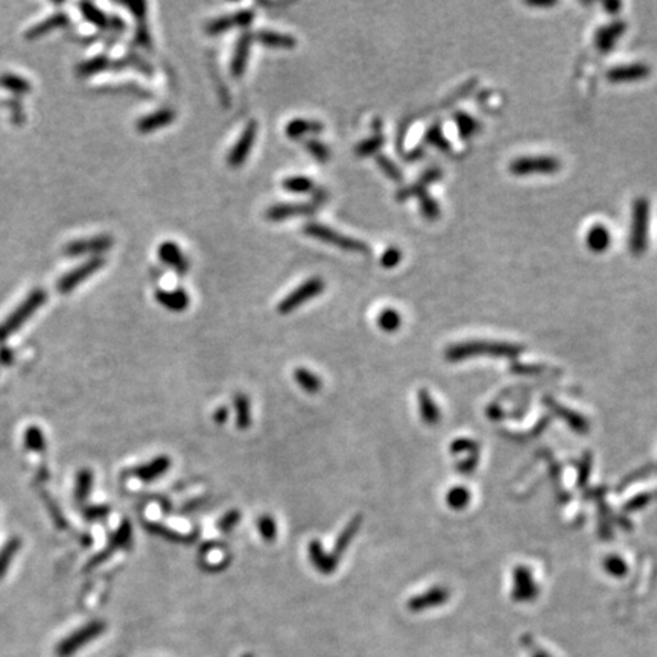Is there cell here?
Here are the masks:
<instances>
[{"mask_svg":"<svg viewBox=\"0 0 657 657\" xmlns=\"http://www.w3.org/2000/svg\"><path fill=\"white\" fill-rule=\"evenodd\" d=\"M46 300H48V294H46L44 289L39 288L31 291V294L14 309V312L9 314L0 323V343H4L9 336L14 335L46 303Z\"/></svg>","mask_w":657,"mask_h":657,"instance_id":"6da1fadb","label":"cell"},{"mask_svg":"<svg viewBox=\"0 0 657 657\" xmlns=\"http://www.w3.org/2000/svg\"><path fill=\"white\" fill-rule=\"evenodd\" d=\"M303 233L312 239L321 241L324 244L333 245L336 248L344 250V251H352V253H367L369 251V245L365 244L361 239H354V237L345 236L340 232H336L335 228L327 227L324 224L319 223H307L303 227Z\"/></svg>","mask_w":657,"mask_h":657,"instance_id":"7a4b0ae2","label":"cell"},{"mask_svg":"<svg viewBox=\"0 0 657 657\" xmlns=\"http://www.w3.org/2000/svg\"><path fill=\"white\" fill-rule=\"evenodd\" d=\"M648 227H650V201L646 198L635 199L632 207V228H630V251L641 255L648 246Z\"/></svg>","mask_w":657,"mask_h":657,"instance_id":"3957f363","label":"cell"},{"mask_svg":"<svg viewBox=\"0 0 657 657\" xmlns=\"http://www.w3.org/2000/svg\"><path fill=\"white\" fill-rule=\"evenodd\" d=\"M324 288H326V283L321 277L317 276V277L307 279L280 301L277 306V312L281 315L296 312L297 309H300L305 303H307V301H310L318 296H321Z\"/></svg>","mask_w":657,"mask_h":657,"instance_id":"277c9868","label":"cell"},{"mask_svg":"<svg viewBox=\"0 0 657 657\" xmlns=\"http://www.w3.org/2000/svg\"><path fill=\"white\" fill-rule=\"evenodd\" d=\"M508 168L517 177L554 175L562 169V161L552 155H536V157H519L511 161Z\"/></svg>","mask_w":657,"mask_h":657,"instance_id":"5b68a950","label":"cell"},{"mask_svg":"<svg viewBox=\"0 0 657 657\" xmlns=\"http://www.w3.org/2000/svg\"><path fill=\"white\" fill-rule=\"evenodd\" d=\"M104 630L105 624L102 620H91L87 625L78 628L77 632H73L67 637H64L62 641H60L58 645L55 646V656L72 657L73 654L78 653L82 646L87 645L90 641H93L99 635H102Z\"/></svg>","mask_w":657,"mask_h":657,"instance_id":"8992f818","label":"cell"},{"mask_svg":"<svg viewBox=\"0 0 657 657\" xmlns=\"http://www.w3.org/2000/svg\"><path fill=\"white\" fill-rule=\"evenodd\" d=\"M105 265V259L102 255H93L84 263H81L78 268L69 271L67 274L58 280L57 283V289L60 294H69L70 291L78 288L82 281H86L88 277L93 276L95 272H98L100 268Z\"/></svg>","mask_w":657,"mask_h":657,"instance_id":"52a82bcc","label":"cell"},{"mask_svg":"<svg viewBox=\"0 0 657 657\" xmlns=\"http://www.w3.org/2000/svg\"><path fill=\"white\" fill-rule=\"evenodd\" d=\"M131 546H133V526L130 520L125 519L124 522L119 525L116 531L112 534V537H109L105 550L93 557V560L90 562L87 569H91V568H95V566L104 563L108 557L113 555L116 551L130 550Z\"/></svg>","mask_w":657,"mask_h":657,"instance_id":"ba28073f","label":"cell"},{"mask_svg":"<svg viewBox=\"0 0 657 657\" xmlns=\"http://www.w3.org/2000/svg\"><path fill=\"white\" fill-rule=\"evenodd\" d=\"M258 131H259V125L255 121H250L244 128L242 134L239 135V139L236 140L233 148L228 151L227 154V164L230 168H239L248 159V155L253 150V145L258 139Z\"/></svg>","mask_w":657,"mask_h":657,"instance_id":"9c48e42d","label":"cell"},{"mask_svg":"<svg viewBox=\"0 0 657 657\" xmlns=\"http://www.w3.org/2000/svg\"><path fill=\"white\" fill-rule=\"evenodd\" d=\"M254 15L255 14L251 9H241V11H236L234 14L216 17L213 20L207 22L206 32L208 35H218L234 29V27H246L253 23Z\"/></svg>","mask_w":657,"mask_h":657,"instance_id":"30bf717a","label":"cell"},{"mask_svg":"<svg viewBox=\"0 0 657 657\" xmlns=\"http://www.w3.org/2000/svg\"><path fill=\"white\" fill-rule=\"evenodd\" d=\"M113 237L108 234H99L93 237H87V239H79L69 242L64 248V254L73 258V255H84V254H96L100 255L113 246Z\"/></svg>","mask_w":657,"mask_h":657,"instance_id":"8fae6325","label":"cell"},{"mask_svg":"<svg viewBox=\"0 0 657 657\" xmlns=\"http://www.w3.org/2000/svg\"><path fill=\"white\" fill-rule=\"evenodd\" d=\"M318 207L319 204H317L315 201H309V203H280L271 206L267 212H265V218L271 223H280L291 216L314 215Z\"/></svg>","mask_w":657,"mask_h":657,"instance_id":"7c38bea8","label":"cell"},{"mask_svg":"<svg viewBox=\"0 0 657 657\" xmlns=\"http://www.w3.org/2000/svg\"><path fill=\"white\" fill-rule=\"evenodd\" d=\"M157 254H159V259L164 265H168L169 268L175 271L178 276H186V274L189 272L190 263L185 255V253L181 251L180 246L173 241H164L159 246Z\"/></svg>","mask_w":657,"mask_h":657,"instance_id":"4fadbf2b","label":"cell"},{"mask_svg":"<svg viewBox=\"0 0 657 657\" xmlns=\"http://www.w3.org/2000/svg\"><path fill=\"white\" fill-rule=\"evenodd\" d=\"M254 41L253 39V32L250 31H244L239 39L236 41V48L232 57L230 62V72L233 78H242L244 73L246 70V64H248L250 58V51H251V43Z\"/></svg>","mask_w":657,"mask_h":657,"instance_id":"5bb4252c","label":"cell"},{"mask_svg":"<svg viewBox=\"0 0 657 657\" xmlns=\"http://www.w3.org/2000/svg\"><path fill=\"white\" fill-rule=\"evenodd\" d=\"M154 298L160 306L171 310V312H185L190 305V297L182 288L175 289H157L154 292Z\"/></svg>","mask_w":657,"mask_h":657,"instance_id":"9a60e30c","label":"cell"},{"mask_svg":"<svg viewBox=\"0 0 657 657\" xmlns=\"http://www.w3.org/2000/svg\"><path fill=\"white\" fill-rule=\"evenodd\" d=\"M172 465V461L169 456L166 455H160L155 456L151 461L143 463L140 465H135L133 469V477L137 479H140L143 482H152L155 479L161 478L164 473H166Z\"/></svg>","mask_w":657,"mask_h":657,"instance_id":"2e32d148","label":"cell"},{"mask_svg":"<svg viewBox=\"0 0 657 657\" xmlns=\"http://www.w3.org/2000/svg\"><path fill=\"white\" fill-rule=\"evenodd\" d=\"M175 117H177L175 109L161 108V109H157V112L140 117L135 124V128H137V131L142 134H150L152 131L161 130V128L171 125L173 121H175Z\"/></svg>","mask_w":657,"mask_h":657,"instance_id":"e0dca14e","label":"cell"},{"mask_svg":"<svg viewBox=\"0 0 657 657\" xmlns=\"http://www.w3.org/2000/svg\"><path fill=\"white\" fill-rule=\"evenodd\" d=\"M651 69L644 62L627 64V66H618L607 72V79L611 82H633L641 81L650 77Z\"/></svg>","mask_w":657,"mask_h":657,"instance_id":"ac0fdd59","label":"cell"},{"mask_svg":"<svg viewBox=\"0 0 657 657\" xmlns=\"http://www.w3.org/2000/svg\"><path fill=\"white\" fill-rule=\"evenodd\" d=\"M309 560L314 568L323 575L333 573L338 568V563H340L332 554L324 551L321 542L318 540H312L309 543Z\"/></svg>","mask_w":657,"mask_h":657,"instance_id":"d6986e66","label":"cell"},{"mask_svg":"<svg viewBox=\"0 0 657 657\" xmlns=\"http://www.w3.org/2000/svg\"><path fill=\"white\" fill-rule=\"evenodd\" d=\"M625 31H627V23L624 20H618V22L599 27L595 34L597 48L604 53L610 52Z\"/></svg>","mask_w":657,"mask_h":657,"instance_id":"ffe728a7","label":"cell"},{"mask_svg":"<svg viewBox=\"0 0 657 657\" xmlns=\"http://www.w3.org/2000/svg\"><path fill=\"white\" fill-rule=\"evenodd\" d=\"M253 39L254 41H258L267 48L272 49H294L297 46V40L294 35L289 34H281L277 31H271V29H260L253 32Z\"/></svg>","mask_w":657,"mask_h":657,"instance_id":"44dd1931","label":"cell"},{"mask_svg":"<svg viewBox=\"0 0 657 657\" xmlns=\"http://www.w3.org/2000/svg\"><path fill=\"white\" fill-rule=\"evenodd\" d=\"M361 524H362V516L361 515L353 516L349 520V524L344 526V529L340 533V536H338L335 546H333V552H331L338 562H340V559L344 555V552L347 551V548H349L350 543L354 540V537H356V534H358L359 528H361Z\"/></svg>","mask_w":657,"mask_h":657,"instance_id":"7402d4cb","label":"cell"},{"mask_svg":"<svg viewBox=\"0 0 657 657\" xmlns=\"http://www.w3.org/2000/svg\"><path fill=\"white\" fill-rule=\"evenodd\" d=\"M438 178H442V171L435 169V168L429 169L425 173H422V175H420V178L414 182V185L397 190L396 199L397 201H406L409 198L417 197L418 194H422V192H426V187L431 185V182H435Z\"/></svg>","mask_w":657,"mask_h":657,"instance_id":"603a6c76","label":"cell"},{"mask_svg":"<svg viewBox=\"0 0 657 657\" xmlns=\"http://www.w3.org/2000/svg\"><path fill=\"white\" fill-rule=\"evenodd\" d=\"M324 130V125L319 121H312V119H303L297 117L292 119L291 122L285 126V133L289 139H301L307 134H319Z\"/></svg>","mask_w":657,"mask_h":657,"instance_id":"cb8c5ba5","label":"cell"},{"mask_svg":"<svg viewBox=\"0 0 657 657\" xmlns=\"http://www.w3.org/2000/svg\"><path fill=\"white\" fill-rule=\"evenodd\" d=\"M69 25V18L66 14H55L49 18H46V20H43L41 23L39 25H35L34 27H31L29 31L26 32V39L27 40H36V39H40V36L46 35L48 32L53 31V29H58V27H62V26H67Z\"/></svg>","mask_w":657,"mask_h":657,"instance_id":"d4e9b609","label":"cell"},{"mask_svg":"<svg viewBox=\"0 0 657 657\" xmlns=\"http://www.w3.org/2000/svg\"><path fill=\"white\" fill-rule=\"evenodd\" d=\"M233 406L236 411V426L239 431H246L251 426V405L250 399L244 392H237L233 397Z\"/></svg>","mask_w":657,"mask_h":657,"instance_id":"484cf974","label":"cell"},{"mask_svg":"<svg viewBox=\"0 0 657 657\" xmlns=\"http://www.w3.org/2000/svg\"><path fill=\"white\" fill-rule=\"evenodd\" d=\"M610 242H611L610 232L601 224L593 225L586 236V244L589 246V250H592L593 253L606 251L610 246Z\"/></svg>","mask_w":657,"mask_h":657,"instance_id":"4316f807","label":"cell"},{"mask_svg":"<svg viewBox=\"0 0 657 657\" xmlns=\"http://www.w3.org/2000/svg\"><path fill=\"white\" fill-rule=\"evenodd\" d=\"M294 379L297 382V385L303 390L307 394H317V392L321 390L323 387V380L321 378L315 374L314 371H310L305 367H298L294 371Z\"/></svg>","mask_w":657,"mask_h":657,"instance_id":"83f0119b","label":"cell"},{"mask_svg":"<svg viewBox=\"0 0 657 657\" xmlns=\"http://www.w3.org/2000/svg\"><path fill=\"white\" fill-rule=\"evenodd\" d=\"M145 526L148 528L150 533L166 538V540H169L172 543H192V542H195L197 537H198L197 533L181 534V533L173 531V529H171L168 526H164L161 524H155V522H150V524H146Z\"/></svg>","mask_w":657,"mask_h":657,"instance_id":"f1b7e54d","label":"cell"},{"mask_svg":"<svg viewBox=\"0 0 657 657\" xmlns=\"http://www.w3.org/2000/svg\"><path fill=\"white\" fill-rule=\"evenodd\" d=\"M91 489H93V472L90 469H81L77 473L75 491H73V498H75L77 504H84L90 496Z\"/></svg>","mask_w":657,"mask_h":657,"instance_id":"f546056e","label":"cell"},{"mask_svg":"<svg viewBox=\"0 0 657 657\" xmlns=\"http://www.w3.org/2000/svg\"><path fill=\"white\" fill-rule=\"evenodd\" d=\"M112 64H113V60L108 58L107 55H98V57H93L88 61L81 62L77 70L79 77L87 78V77H93L96 75V73H100L104 70H109L112 69Z\"/></svg>","mask_w":657,"mask_h":657,"instance_id":"4dcf8cb0","label":"cell"},{"mask_svg":"<svg viewBox=\"0 0 657 657\" xmlns=\"http://www.w3.org/2000/svg\"><path fill=\"white\" fill-rule=\"evenodd\" d=\"M20 548H22V540L18 537L9 538V540L2 546V550H0V580H2L6 575L9 566H11V563L14 562L15 555L18 554V551H20Z\"/></svg>","mask_w":657,"mask_h":657,"instance_id":"1f68e13d","label":"cell"},{"mask_svg":"<svg viewBox=\"0 0 657 657\" xmlns=\"http://www.w3.org/2000/svg\"><path fill=\"white\" fill-rule=\"evenodd\" d=\"M23 443L26 446V449L34 453H43L46 451L44 434L39 426L32 425L26 429L23 435Z\"/></svg>","mask_w":657,"mask_h":657,"instance_id":"d6a6232c","label":"cell"},{"mask_svg":"<svg viewBox=\"0 0 657 657\" xmlns=\"http://www.w3.org/2000/svg\"><path fill=\"white\" fill-rule=\"evenodd\" d=\"M281 186L285 190L292 192V194H310L315 192L314 181L305 175H294L288 177L281 181Z\"/></svg>","mask_w":657,"mask_h":657,"instance_id":"836d02e7","label":"cell"},{"mask_svg":"<svg viewBox=\"0 0 657 657\" xmlns=\"http://www.w3.org/2000/svg\"><path fill=\"white\" fill-rule=\"evenodd\" d=\"M79 8L82 15H84L91 25H95L99 29H109V17L105 15V13L100 11L93 4H81Z\"/></svg>","mask_w":657,"mask_h":657,"instance_id":"e575fe53","label":"cell"},{"mask_svg":"<svg viewBox=\"0 0 657 657\" xmlns=\"http://www.w3.org/2000/svg\"><path fill=\"white\" fill-rule=\"evenodd\" d=\"M400 324H401V317L396 309H391V307L383 309L378 317V326L380 327V331L387 333L397 332Z\"/></svg>","mask_w":657,"mask_h":657,"instance_id":"d590c367","label":"cell"},{"mask_svg":"<svg viewBox=\"0 0 657 657\" xmlns=\"http://www.w3.org/2000/svg\"><path fill=\"white\" fill-rule=\"evenodd\" d=\"M383 142H385V137L382 135V133L373 134L371 137H369V139H365L356 145L354 154L359 155V157H369V155L376 154L382 148Z\"/></svg>","mask_w":657,"mask_h":657,"instance_id":"8d00e7d4","label":"cell"},{"mask_svg":"<svg viewBox=\"0 0 657 657\" xmlns=\"http://www.w3.org/2000/svg\"><path fill=\"white\" fill-rule=\"evenodd\" d=\"M453 117H455V124H456V128H458L461 139H469V137L477 134V131L479 130V122L469 114L455 113Z\"/></svg>","mask_w":657,"mask_h":657,"instance_id":"74e56055","label":"cell"},{"mask_svg":"<svg viewBox=\"0 0 657 657\" xmlns=\"http://www.w3.org/2000/svg\"><path fill=\"white\" fill-rule=\"evenodd\" d=\"M418 199L420 210H422V215L429 219V221H435V219L440 216V206L437 204V201L427 194L426 192H422L416 197Z\"/></svg>","mask_w":657,"mask_h":657,"instance_id":"f35d334b","label":"cell"},{"mask_svg":"<svg viewBox=\"0 0 657 657\" xmlns=\"http://www.w3.org/2000/svg\"><path fill=\"white\" fill-rule=\"evenodd\" d=\"M425 142L435 146V148H440L442 151H446V152L451 150L449 142L446 140L440 124H434L432 126H429V130L425 134Z\"/></svg>","mask_w":657,"mask_h":657,"instance_id":"ab89813d","label":"cell"},{"mask_svg":"<svg viewBox=\"0 0 657 657\" xmlns=\"http://www.w3.org/2000/svg\"><path fill=\"white\" fill-rule=\"evenodd\" d=\"M258 529H259V533H260V536H262V538L265 542L271 543V542L276 540L277 525H276V520H274L272 516L262 515L258 519Z\"/></svg>","mask_w":657,"mask_h":657,"instance_id":"60d3db41","label":"cell"},{"mask_svg":"<svg viewBox=\"0 0 657 657\" xmlns=\"http://www.w3.org/2000/svg\"><path fill=\"white\" fill-rule=\"evenodd\" d=\"M305 150L319 163H326L331 159V150H328V146L318 139H307L305 142Z\"/></svg>","mask_w":657,"mask_h":657,"instance_id":"b9f144b4","label":"cell"},{"mask_svg":"<svg viewBox=\"0 0 657 657\" xmlns=\"http://www.w3.org/2000/svg\"><path fill=\"white\" fill-rule=\"evenodd\" d=\"M0 86L8 88V90H11L13 93H17V95L27 93V91L31 90L29 81H26V79L20 78V77H17V75H4V77H0Z\"/></svg>","mask_w":657,"mask_h":657,"instance_id":"7bdbcfd3","label":"cell"},{"mask_svg":"<svg viewBox=\"0 0 657 657\" xmlns=\"http://www.w3.org/2000/svg\"><path fill=\"white\" fill-rule=\"evenodd\" d=\"M376 163H378V166L380 168V171L385 173V175L391 180H394V181H401L404 180V173H401V171L399 169L397 164L390 160L387 155H378L376 157Z\"/></svg>","mask_w":657,"mask_h":657,"instance_id":"ee69618b","label":"cell"},{"mask_svg":"<svg viewBox=\"0 0 657 657\" xmlns=\"http://www.w3.org/2000/svg\"><path fill=\"white\" fill-rule=\"evenodd\" d=\"M241 519H242V515H241V511L239 510H232V511H228V513H225L221 519L218 520V529L221 533L227 534V533H232L233 529L239 525L241 522Z\"/></svg>","mask_w":657,"mask_h":657,"instance_id":"f6af8a7d","label":"cell"},{"mask_svg":"<svg viewBox=\"0 0 657 657\" xmlns=\"http://www.w3.org/2000/svg\"><path fill=\"white\" fill-rule=\"evenodd\" d=\"M134 43L137 46H140L145 51H151L152 49V40H151V34L148 31V25H145V22H139L135 29L134 35Z\"/></svg>","mask_w":657,"mask_h":657,"instance_id":"bcb514c9","label":"cell"},{"mask_svg":"<svg viewBox=\"0 0 657 657\" xmlns=\"http://www.w3.org/2000/svg\"><path fill=\"white\" fill-rule=\"evenodd\" d=\"M401 258H404V254H401V251L397 248V246H390V248L383 251L380 258V265L383 268H388V270L394 268L400 263Z\"/></svg>","mask_w":657,"mask_h":657,"instance_id":"7dc6e473","label":"cell"},{"mask_svg":"<svg viewBox=\"0 0 657 657\" xmlns=\"http://www.w3.org/2000/svg\"><path fill=\"white\" fill-rule=\"evenodd\" d=\"M108 515H109V508L107 505H88L82 510V516H84L88 522L104 520Z\"/></svg>","mask_w":657,"mask_h":657,"instance_id":"c3c4849f","label":"cell"},{"mask_svg":"<svg viewBox=\"0 0 657 657\" xmlns=\"http://www.w3.org/2000/svg\"><path fill=\"white\" fill-rule=\"evenodd\" d=\"M420 411H422V417L426 422H434L435 420V409L431 399L426 392H420Z\"/></svg>","mask_w":657,"mask_h":657,"instance_id":"681fc988","label":"cell"},{"mask_svg":"<svg viewBox=\"0 0 657 657\" xmlns=\"http://www.w3.org/2000/svg\"><path fill=\"white\" fill-rule=\"evenodd\" d=\"M124 6L130 9L131 14L137 18V22H145L146 18V4L142 2V0H137V2H124Z\"/></svg>","mask_w":657,"mask_h":657,"instance_id":"f907efd6","label":"cell"},{"mask_svg":"<svg viewBox=\"0 0 657 657\" xmlns=\"http://www.w3.org/2000/svg\"><path fill=\"white\" fill-rule=\"evenodd\" d=\"M228 418V408L227 406H219L215 409L213 413V420L218 425H224Z\"/></svg>","mask_w":657,"mask_h":657,"instance_id":"816d5d0a","label":"cell"},{"mask_svg":"<svg viewBox=\"0 0 657 657\" xmlns=\"http://www.w3.org/2000/svg\"><path fill=\"white\" fill-rule=\"evenodd\" d=\"M13 359H14V354L11 353V350H8V349L0 350V362L5 364V365H9L13 362Z\"/></svg>","mask_w":657,"mask_h":657,"instance_id":"f5cc1de1","label":"cell"},{"mask_svg":"<svg viewBox=\"0 0 657 657\" xmlns=\"http://www.w3.org/2000/svg\"><path fill=\"white\" fill-rule=\"evenodd\" d=\"M620 6H623V5H620L619 2H609V4H604V8L607 9L609 13H611V14H615Z\"/></svg>","mask_w":657,"mask_h":657,"instance_id":"db71d44e","label":"cell"},{"mask_svg":"<svg viewBox=\"0 0 657 657\" xmlns=\"http://www.w3.org/2000/svg\"><path fill=\"white\" fill-rule=\"evenodd\" d=\"M528 5H529V6H537V8H540V6L550 8V6H554L555 2H528Z\"/></svg>","mask_w":657,"mask_h":657,"instance_id":"11a10c76","label":"cell"}]
</instances>
